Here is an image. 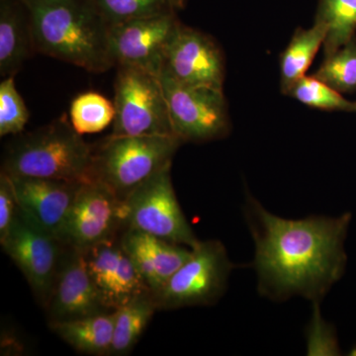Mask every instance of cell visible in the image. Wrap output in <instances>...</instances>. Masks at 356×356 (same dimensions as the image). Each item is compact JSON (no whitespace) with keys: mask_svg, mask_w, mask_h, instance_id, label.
Segmentation results:
<instances>
[{"mask_svg":"<svg viewBox=\"0 0 356 356\" xmlns=\"http://www.w3.org/2000/svg\"><path fill=\"white\" fill-rule=\"evenodd\" d=\"M243 216L254 243L257 291L264 298L283 302L298 296L321 303L343 275L350 213L285 219L248 193Z\"/></svg>","mask_w":356,"mask_h":356,"instance_id":"cell-1","label":"cell"},{"mask_svg":"<svg viewBox=\"0 0 356 356\" xmlns=\"http://www.w3.org/2000/svg\"><path fill=\"white\" fill-rule=\"evenodd\" d=\"M18 204L13 180L6 172L0 173V242L6 238L17 216Z\"/></svg>","mask_w":356,"mask_h":356,"instance_id":"cell-28","label":"cell"},{"mask_svg":"<svg viewBox=\"0 0 356 356\" xmlns=\"http://www.w3.org/2000/svg\"><path fill=\"white\" fill-rule=\"evenodd\" d=\"M44 311L49 324L113 312L105 305L88 273L83 250L67 245Z\"/></svg>","mask_w":356,"mask_h":356,"instance_id":"cell-13","label":"cell"},{"mask_svg":"<svg viewBox=\"0 0 356 356\" xmlns=\"http://www.w3.org/2000/svg\"><path fill=\"white\" fill-rule=\"evenodd\" d=\"M29 120V111L14 83V76L0 83V136H17Z\"/></svg>","mask_w":356,"mask_h":356,"instance_id":"cell-26","label":"cell"},{"mask_svg":"<svg viewBox=\"0 0 356 356\" xmlns=\"http://www.w3.org/2000/svg\"><path fill=\"white\" fill-rule=\"evenodd\" d=\"M161 74L182 86L222 89L224 56L210 36L181 24L166 51Z\"/></svg>","mask_w":356,"mask_h":356,"instance_id":"cell-12","label":"cell"},{"mask_svg":"<svg viewBox=\"0 0 356 356\" xmlns=\"http://www.w3.org/2000/svg\"><path fill=\"white\" fill-rule=\"evenodd\" d=\"M156 310L158 307L152 292L144 293L117 309L111 355L130 353L146 331Z\"/></svg>","mask_w":356,"mask_h":356,"instance_id":"cell-20","label":"cell"},{"mask_svg":"<svg viewBox=\"0 0 356 356\" xmlns=\"http://www.w3.org/2000/svg\"><path fill=\"white\" fill-rule=\"evenodd\" d=\"M0 243L25 276L35 298L44 310L67 245L33 224L20 210L8 235Z\"/></svg>","mask_w":356,"mask_h":356,"instance_id":"cell-9","label":"cell"},{"mask_svg":"<svg viewBox=\"0 0 356 356\" xmlns=\"http://www.w3.org/2000/svg\"><path fill=\"white\" fill-rule=\"evenodd\" d=\"M175 135L184 143H205L226 137L228 105L222 89L194 88L161 74Z\"/></svg>","mask_w":356,"mask_h":356,"instance_id":"cell-8","label":"cell"},{"mask_svg":"<svg viewBox=\"0 0 356 356\" xmlns=\"http://www.w3.org/2000/svg\"><path fill=\"white\" fill-rule=\"evenodd\" d=\"M116 310L77 320L50 323L49 327L77 353L111 355Z\"/></svg>","mask_w":356,"mask_h":356,"instance_id":"cell-18","label":"cell"},{"mask_svg":"<svg viewBox=\"0 0 356 356\" xmlns=\"http://www.w3.org/2000/svg\"><path fill=\"white\" fill-rule=\"evenodd\" d=\"M177 10L110 26L109 51L114 67H133L159 76L166 51L181 25Z\"/></svg>","mask_w":356,"mask_h":356,"instance_id":"cell-10","label":"cell"},{"mask_svg":"<svg viewBox=\"0 0 356 356\" xmlns=\"http://www.w3.org/2000/svg\"><path fill=\"white\" fill-rule=\"evenodd\" d=\"M351 355H356V348H353V350H351Z\"/></svg>","mask_w":356,"mask_h":356,"instance_id":"cell-30","label":"cell"},{"mask_svg":"<svg viewBox=\"0 0 356 356\" xmlns=\"http://www.w3.org/2000/svg\"><path fill=\"white\" fill-rule=\"evenodd\" d=\"M314 76L329 84L337 91L353 93L356 91V36L331 55L325 56Z\"/></svg>","mask_w":356,"mask_h":356,"instance_id":"cell-24","label":"cell"},{"mask_svg":"<svg viewBox=\"0 0 356 356\" xmlns=\"http://www.w3.org/2000/svg\"><path fill=\"white\" fill-rule=\"evenodd\" d=\"M327 30L320 23L310 28H298L280 57L281 90L284 95L295 83L306 76L307 70L324 46Z\"/></svg>","mask_w":356,"mask_h":356,"instance_id":"cell-19","label":"cell"},{"mask_svg":"<svg viewBox=\"0 0 356 356\" xmlns=\"http://www.w3.org/2000/svg\"><path fill=\"white\" fill-rule=\"evenodd\" d=\"M170 6L175 9V10H178V9L184 8L185 3H186V0H168Z\"/></svg>","mask_w":356,"mask_h":356,"instance_id":"cell-29","label":"cell"},{"mask_svg":"<svg viewBox=\"0 0 356 356\" xmlns=\"http://www.w3.org/2000/svg\"><path fill=\"white\" fill-rule=\"evenodd\" d=\"M234 268L222 242L200 241L191 248L189 259L154 293L158 310L214 305L226 292Z\"/></svg>","mask_w":356,"mask_h":356,"instance_id":"cell-5","label":"cell"},{"mask_svg":"<svg viewBox=\"0 0 356 356\" xmlns=\"http://www.w3.org/2000/svg\"><path fill=\"white\" fill-rule=\"evenodd\" d=\"M182 144L175 136L110 135L93 146L90 180L102 182L124 202L147 180L172 165Z\"/></svg>","mask_w":356,"mask_h":356,"instance_id":"cell-4","label":"cell"},{"mask_svg":"<svg viewBox=\"0 0 356 356\" xmlns=\"http://www.w3.org/2000/svg\"><path fill=\"white\" fill-rule=\"evenodd\" d=\"M122 247L152 293L158 292L189 259L191 248L134 229H124Z\"/></svg>","mask_w":356,"mask_h":356,"instance_id":"cell-16","label":"cell"},{"mask_svg":"<svg viewBox=\"0 0 356 356\" xmlns=\"http://www.w3.org/2000/svg\"><path fill=\"white\" fill-rule=\"evenodd\" d=\"M122 220L124 229H138L187 248L200 242L178 202L172 165L149 178L124 201Z\"/></svg>","mask_w":356,"mask_h":356,"instance_id":"cell-7","label":"cell"},{"mask_svg":"<svg viewBox=\"0 0 356 356\" xmlns=\"http://www.w3.org/2000/svg\"><path fill=\"white\" fill-rule=\"evenodd\" d=\"M314 22L327 30L323 49L331 55L355 37L356 0H320Z\"/></svg>","mask_w":356,"mask_h":356,"instance_id":"cell-21","label":"cell"},{"mask_svg":"<svg viewBox=\"0 0 356 356\" xmlns=\"http://www.w3.org/2000/svg\"><path fill=\"white\" fill-rule=\"evenodd\" d=\"M10 178L21 213L33 224L60 240L83 182L48 178Z\"/></svg>","mask_w":356,"mask_h":356,"instance_id":"cell-15","label":"cell"},{"mask_svg":"<svg viewBox=\"0 0 356 356\" xmlns=\"http://www.w3.org/2000/svg\"><path fill=\"white\" fill-rule=\"evenodd\" d=\"M70 117L72 127L81 135L102 132L114 121L115 107L99 93H83L70 105Z\"/></svg>","mask_w":356,"mask_h":356,"instance_id":"cell-22","label":"cell"},{"mask_svg":"<svg viewBox=\"0 0 356 356\" xmlns=\"http://www.w3.org/2000/svg\"><path fill=\"white\" fill-rule=\"evenodd\" d=\"M120 236L83 250L88 273L105 305L112 311L152 292L122 247Z\"/></svg>","mask_w":356,"mask_h":356,"instance_id":"cell-14","label":"cell"},{"mask_svg":"<svg viewBox=\"0 0 356 356\" xmlns=\"http://www.w3.org/2000/svg\"><path fill=\"white\" fill-rule=\"evenodd\" d=\"M35 50L31 20L21 0H0V74L14 76Z\"/></svg>","mask_w":356,"mask_h":356,"instance_id":"cell-17","label":"cell"},{"mask_svg":"<svg viewBox=\"0 0 356 356\" xmlns=\"http://www.w3.org/2000/svg\"><path fill=\"white\" fill-rule=\"evenodd\" d=\"M306 343L308 355H341L336 330L323 318L321 303H313L310 323L306 330Z\"/></svg>","mask_w":356,"mask_h":356,"instance_id":"cell-27","label":"cell"},{"mask_svg":"<svg viewBox=\"0 0 356 356\" xmlns=\"http://www.w3.org/2000/svg\"><path fill=\"white\" fill-rule=\"evenodd\" d=\"M121 202L102 182H83L72 204L60 241L67 247L86 250L116 238L123 232Z\"/></svg>","mask_w":356,"mask_h":356,"instance_id":"cell-11","label":"cell"},{"mask_svg":"<svg viewBox=\"0 0 356 356\" xmlns=\"http://www.w3.org/2000/svg\"><path fill=\"white\" fill-rule=\"evenodd\" d=\"M286 95L311 108L356 113V102L346 99L341 92L314 76L302 77L293 84Z\"/></svg>","mask_w":356,"mask_h":356,"instance_id":"cell-23","label":"cell"},{"mask_svg":"<svg viewBox=\"0 0 356 356\" xmlns=\"http://www.w3.org/2000/svg\"><path fill=\"white\" fill-rule=\"evenodd\" d=\"M109 26L175 10L168 0H89Z\"/></svg>","mask_w":356,"mask_h":356,"instance_id":"cell-25","label":"cell"},{"mask_svg":"<svg viewBox=\"0 0 356 356\" xmlns=\"http://www.w3.org/2000/svg\"><path fill=\"white\" fill-rule=\"evenodd\" d=\"M31 20L35 50L88 72L114 67L110 26L89 0H21Z\"/></svg>","mask_w":356,"mask_h":356,"instance_id":"cell-2","label":"cell"},{"mask_svg":"<svg viewBox=\"0 0 356 356\" xmlns=\"http://www.w3.org/2000/svg\"><path fill=\"white\" fill-rule=\"evenodd\" d=\"M117 69L111 135L175 136L159 76L138 67Z\"/></svg>","mask_w":356,"mask_h":356,"instance_id":"cell-6","label":"cell"},{"mask_svg":"<svg viewBox=\"0 0 356 356\" xmlns=\"http://www.w3.org/2000/svg\"><path fill=\"white\" fill-rule=\"evenodd\" d=\"M92 153L93 146L63 117L13 140L4 153L1 172L10 177L89 181Z\"/></svg>","mask_w":356,"mask_h":356,"instance_id":"cell-3","label":"cell"}]
</instances>
